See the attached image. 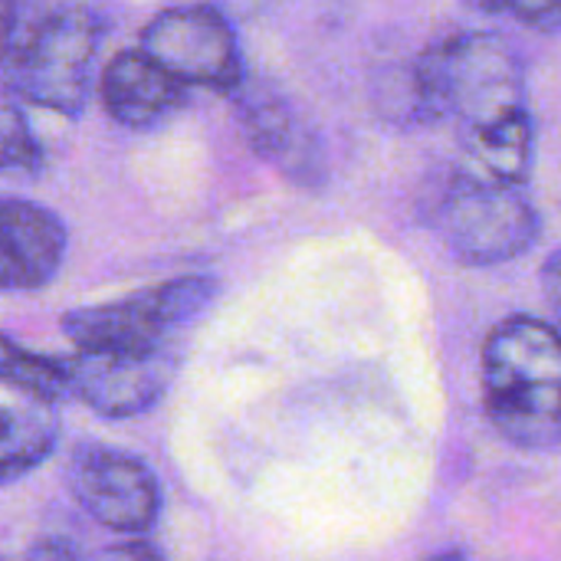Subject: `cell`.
I'll list each match as a JSON object with an SVG mask.
<instances>
[{
	"label": "cell",
	"mask_w": 561,
	"mask_h": 561,
	"mask_svg": "<svg viewBox=\"0 0 561 561\" xmlns=\"http://www.w3.org/2000/svg\"><path fill=\"white\" fill-rule=\"evenodd\" d=\"M483 401L493 427L519 450L561 440V342L536 316L503 319L483 345Z\"/></svg>",
	"instance_id": "1"
},
{
	"label": "cell",
	"mask_w": 561,
	"mask_h": 561,
	"mask_svg": "<svg viewBox=\"0 0 561 561\" xmlns=\"http://www.w3.org/2000/svg\"><path fill=\"white\" fill-rule=\"evenodd\" d=\"M523 56L503 33H454L421 53L414 92L427 115L477 131L523 112Z\"/></svg>",
	"instance_id": "2"
},
{
	"label": "cell",
	"mask_w": 561,
	"mask_h": 561,
	"mask_svg": "<svg viewBox=\"0 0 561 561\" xmlns=\"http://www.w3.org/2000/svg\"><path fill=\"white\" fill-rule=\"evenodd\" d=\"M102 26L85 7H59L23 30H10L0 46L7 85L43 108L79 115L89 99L92 62Z\"/></svg>",
	"instance_id": "3"
},
{
	"label": "cell",
	"mask_w": 561,
	"mask_h": 561,
	"mask_svg": "<svg viewBox=\"0 0 561 561\" xmlns=\"http://www.w3.org/2000/svg\"><path fill=\"white\" fill-rule=\"evenodd\" d=\"M447 250L467 266H496L523 256L542 233V217L519 184L460 171L431 210Z\"/></svg>",
	"instance_id": "4"
},
{
	"label": "cell",
	"mask_w": 561,
	"mask_h": 561,
	"mask_svg": "<svg viewBox=\"0 0 561 561\" xmlns=\"http://www.w3.org/2000/svg\"><path fill=\"white\" fill-rule=\"evenodd\" d=\"M217 296V283L207 276H181L154 289L125 296L105 306L72 309L62 319V332L79 352H151L168 348L174 335L191 325Z\"/></svg>",
	"instance_id": "5"
},
{
	"label": "cell",
	"mask_w": 561,
	"mask_h": 561,
	"mask_svg": "<svg viewBox=\"0 0 561 561\" xmlns=\"http://www.w3.org/2000/svg\"><path fill=\"white\" fill-rule=\"evenodd\" d=\"M141 53L184 85L233 92L243 85V59L227 16L214 7H171L141 30Z\"/></svg>",
	"instance_id": "6"
},
{
	"label": "cell",
	"mask_w": 561,
	"mask_h": 561,
	"mask_svg": "<svg viewBox=\"0 0 561 561\" xmlns=\"http://www.w3.org/2000/svg\"><path fill=\"white\" fill-rule=\"evenodd\" d=\"M69 490L76 503L105 529L145 536L161 513V486L145 460L105 444H82L69 457Z\"/></svg>",
	"instance_id": "7"
},
{
	"label": "cell",
	"mask_w": 561,
	"mask_h": 561,
	"mask_svg": "<svg viewBox=\"0 0 561 561\" xmlns=\"http://www.w3.org/2000/svg\"><path fill=\"white\" fill-rule=\"evenodd\" d=\"M69 394L89 404L99 417L125 421L151 411L178 375V352H79L62 362Z\"/></svg>",
	"instance_id": "8"
},
{
	"label": "cell",
	"mask_w": 561,
	"mask_h": 561,
	"mask_svg": "<svg viewBox=\"0 0 561 561\" xmlns=\"http://www.w3.org/2000/svg\"><path fill=\"white\" fill-rule=\"evenodd\" d=\"M66 256L62 220L33 201H0V293H33L53 283Z\"/></svg>",
	"instance_id": "9"
},
{
	"label": "cell",
	"mask_w": 561,
	"mask_h": 561,
	"mask_svg": "<svg viewBox=\"0 0 561 561\" xmlns=\"http://www.w3.org/2000/svg\"><path fill=\"white\" fill-rule=\"evenodd\" d=\"M187 99V85L178 82L141 49H122L102 72L105 112L125 128H154L168 122Z\"/></svg>",
	"instance_id": "10"
},
{
	"label": "cell",
	"mask_w": 561,
	"mask_h": 561,
	"mask_svg": "<svg viewBox=\"0 0 561 561\" xmlns=\"http://www.w3.org/2000/svg\"><path fill=\"white\" fill-rule=\"evenodd\" d=\"M59 437L56 404L0 381V486L36 470Z\"/></svg>",
	"instance_id": "11"
},
{
	"label": "cell",
	"mask_w": 561,
	"mask_h": 561,
	"mask_svg": "<svg viewBox=\"0 0 561 561\" xmlns=\"http://www.w3.org/2000/svg\"><path fill=\"white\" fill-rule=\"evenodd\" d=\"M533 118L529 112L506 115L486 128L470 131V151L483 164V174L503 184H526L533 164Z\"/></svg>",
	"instance_id": "12"
},
{
	"label": "cell",
	"mask_w": 561,
	"mask_h": 561,
	"mask_svg": "<svg viewBox=\"0 0 561 561\" xmlns=\"http://www.w3.org/2000/svg\"><path fill=\"white\" fill-rule=\"evenodd\" d=\"M0 381L23 388L36 398H46L53 404L69 398L66 365L59 358H46V355L30 352L7 335H0Z\"/></svg>",
	"instance_id": "13"
},
{
	"label": "cell",
	"mask_w": 561,
	"mask_h": 561,
	"mask_svg": "<svg viewBox=\"0 0 561 561\" xmlns=\"http://www.w3.org/2000/svg\"><path fill=\"white\" fill-rule=\"evenodd\" d=\"M247 131H250V141L256 145V151H263V154H273V158L283 161V154L296 151V145H293L296 118L279 102H256V105H250Z\"/></svg>",
	"instance_id": "14"
},
{
	"label": "cell",
	"mask_w": 561,
	"mask_h": 561,
	"mask_svg": "<svg viewBox=\"0 0 561 561\" xmlns=\"http://www.w3.org/2000/svg\"><path fill=\"white\" fill-rule=\"evenodd\" d=\"M39 148L16 108H0V171L3 168H36Z\"/></svg>",
	"instance_id": "15"
},
{
	"label": "cell",
	"mask_w": 561,
	"mask_h": 561,
	"mask_svg": "<svg viewBox=\"0 0 561 561\" xmlns=\"http://www.w3.org/2000/svg\"><path fill=\"white\" fill-rule=\"evenodd\" d=\"M506 10L542 33H556L561 23V0H506Z\"/></svg>",
	"instance_id": "16"
},
{
	"label": "cell",
	"mask_w": 561,
	"mask_h": 561,
	"mask_svg": "<svg viewBox=\"0 0 561 561\" xmlns=\"http://www.w3.org/2000/svg\"><path fill=\"white\" fill-rule=\"evenodd\" d=\"M89 561H164V556L148 539H128L122 546H108V549L95 552Z\"/></svg>",
	"instance_id": "17"
},
{
	"label": "cell",
	"mask_w": 561,
	"mask_h": 561,
	"mask_svg": "<svg viewBox=\"0 0 561 561\" xmlns=\"http://www.w3.org/2000/svg\"><path fill=\"white\" fill-rule=\"evenodd\" d=\"M23 561H85L69 542H62V539H43V542H36L30 552H26V559Z\"/></svg>",
	"instance_id": "18"
},
{
	"label": "cell",
	"mask_w": 561,
	"mask_h": 561,
	"mask_svg": "<svg viewBox=\"0 0 561 561\" xmlns=\"http://www.w3.org/2000/svg\"><path fill=\"white\" fill-rule=\"evenodd\" d=\"M546 296H549L552 309H559V253H552L546 263Z\"/></svg>",
	"instance_id": "19"
},
{
	"label": "cell",
	"mask_w": 561,
	"mask_h": 561,
	"mask_svg": "<svg viewBox=\"0 0 561 561\" xmlns=\"http://www.w3.org/2000/svg\"><path fill=\"white\" fill-rule=\"evenodd\" d=\"M427 561H467V552H463V549H447V552L431 556Z\"/></svg>",
	"instance_id": "20"
},
{
	"label": "cell",
	"mask_w": 561,
	"mask_h": 561,
	"mask_svg": "<svg viewBox=\"0 0 561 561\" xmlns=\"http://www.w3.org/2000/svg\"><path fill=\"white\" fill-rule=\"evenodd\" d=\"M0 561H3V559H0Z\"/></svg>",
	"instance_id": "21"
}]
</instances>
